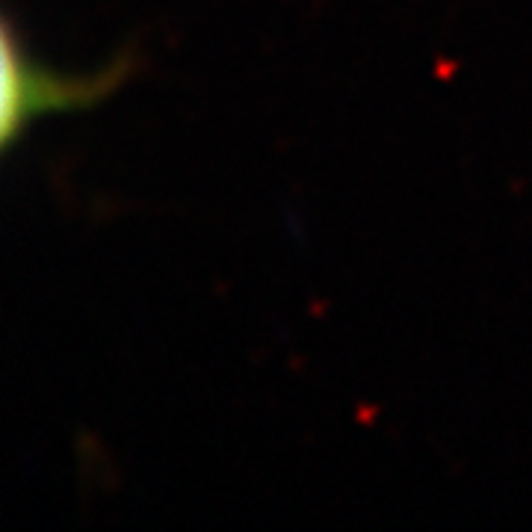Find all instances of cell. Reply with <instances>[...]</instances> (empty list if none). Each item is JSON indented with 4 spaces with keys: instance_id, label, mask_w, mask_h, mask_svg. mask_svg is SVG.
Segmentation results:
<instances>
[{
    "instance_id": "obj_1",
    "label": "cell",
    "mask_w": 532,
    "mask_h": 532,
    "mask_svg": "<svg viewBox=\"0 0 532 532\" xmlns=\"http://www.w3.org/2000/svg\"><path fill=\"white\" fill-rule=\"evenodd\" d=\"M125 80V60L110 66L101 77H63L54 74L15 39L12 27L3 30V142L12 145L24 128L57 110H83L107 98Z\"/></svg>"
}]
</instances>
